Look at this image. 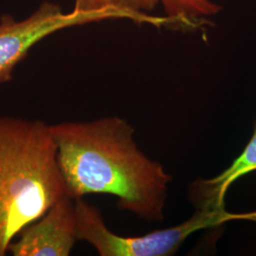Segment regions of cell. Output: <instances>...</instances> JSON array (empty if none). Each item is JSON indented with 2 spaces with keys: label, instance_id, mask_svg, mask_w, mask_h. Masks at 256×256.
I'll use <instances>...</instances> for the list:
<instances>
[{
  "label": "cell",
  "instance_id": "8",
  "mask_svg": "<svg viewBox=\"0 0 256 256\" xmlns=\"http://www.w3.org/2000/svg\"><path fill=\"white\" fill-rule=\"evenodd\" d=\"M168 18L180 27H198V22L220 12V6L209 0H160Z\"/></svg>",
  "mask_w": 256,
  "mask_h": 256
},
{
  "label": "cell",
  "instance_id": "7",
  "mask_svg": "<svg viewBox=\"0 0 256 256\" xmlns=\"http://www.w3.org/2000/svg\"><path fill=\"white\" fill-rule=\"evenodd\" d=\"M160 0H75L74 12L99 14L108 18H128L138 23H149L160 27L174 20L170 18L147 16L144 12L155 9Z\"/></svg>",
  "mask_w": 256,
  "mask_h": 256
},
{
  "label": "cell",
  "instance_id": "3",
  "mask_svg": "<svg viewBox=\"0 0 256 256\" xmlns=\"http://www.w3.org/2000/svg\"><path fill=\"white\" fill-rule=\"evenodd\" d=\"M78 240L90 244L101 256H169L182 247L194 232L220 227L230 220H247L256 222V210L232 214L226 209L196 210L190 220L182 224L158 230L142 236H122L111 232L100 210L84 202L75 200Z\"/></svg>",
  "mask_w": 256,
  "mask_h": 256
},
{
  "label": "cell",
  "instance_id": "2",
  "mask_svg": "<svg viewBox=\"0 0 256 256\" xmlns=\"http://www.w3.org/2000/svg\"><path fill=\"white\" fill-rule=\"evenodd\" d=\"M64 194L50 124L0 115V256Z\"/></svg>",
  "mask_w": 256,
  "mask_h": 256
},
{
  "label": "cell",
  "instance_id": "6",
  "mask_svg": "<svg viewBox=\"0 0 256 256\" xmlns=\"http://www.w3.org/2000/svg\"><path fill=\"white\" fill-rule=\"evenodd\" d=\"M256 171V122L254 134L238 158L221 174L198 178L189 185L188 196L196 210L225 209V196L242 176Z\"/></svg>",
  "mask_w": 256,
  "mask_h": 256
},
{
  "label": "cell",
  "instance_id": "1",
  "mask_svg": "<svg viewBox=\"0 0 256 256\" xmlns=\"http://www.w3.org/2000/svg\"><path fill=\"white\" fill-rule=\"evenodd\" d=\"M66 194L74 200L104 194L147 222L164 218L172 176L137 146L134 128L117 116L50 124Z\"/></svg>",
  "mask_w": 256,
  "mask_h": 256
},
{
  "label": "cell",
  "instance_id": "4",
  "mask_svg": "<svg viewBox=\"0 0 256 256\" xmlns=\"http://www.w3.org/2000/svg\"><path fill=\"white\" fill-rule=\"evenodd\" d=\"M108 16L72 10L64 14L59 5L44 2L24 20L10 16L0 19V84L12 79L16 66L25 59L30 50L45 37L66 28L101 21Z\"/></svg>",
  "mask_w": 256,
  "mask_h": 256
},
{
  "label": "cell",
  "instance_id": "5",
  "mask_svg": "<svg viewBox=\"0 0 256 256\" xmlns=\"http://www.w3.org/2000/svg\"><path fill=\"white\" fill-rule=\"evenodd\" d=\"M10 245L14 256H68L77 238L75 200L64 194Z\"/></svg>",
  "mask_w": 256,
  "mask_h": 256
}]
</instances>
